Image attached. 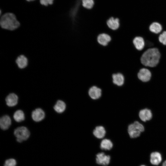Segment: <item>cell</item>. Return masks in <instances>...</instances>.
<instances>
[{"label":"cell","instance_id":"6da1fadb","mask_svg":"<svg viewBox=\"0 0 166 166\" xmlns=\"http://www.w3.org/2000/svg\"><path fill=\"white\" fill-rule=\"evenodd\" d=\"M0 25L4 30L13 31L18 28L20 23L16 15L11 12H7L0 16Z\"/></svg>","mask_w":166,"mask_h":166},{"label":"cell","instance_id":"7a4b0ae2","mask_svg":"<svg viewBox=\"0 0 166 166\" xmlns=\"http://www.w3.org/2000/svg\"><path fill=\"white\" fill-rule=\"evenodd\" d=\"M160 56V53L157 49H149L143 54L140 58L141 62L144 66L154 67L158 63Z\"/></svg>","mask_w":166,"mask_h":166},{"label":"cell","instance_id":"3957f363","mask_svg":"<svg viewBox=\"0 0 166 166\" xmlns=\"http://www.w3.org/2000/svg\"><path fill=\"white\" fill-rule=\"evenodd\" d=\"M14 135L16 138V141L18 143H22L29 139L30 133L26 127L21 126L14 130Z\"/></svg>","mask_w":166,"mask_h":166},{"label":"cell","instance_id":"277c9868","mask_svg":"<svg viewBox=\"0 0 166 166\" xmlns=\"http://www.w3.org/2000/svg\"><path fill=\"white\" fill-rule=\"evenodd\" d=\"M144 130V126L139 122L135 121L130 124L128 129V133L131 138H135L139 136L141 132Z\"/></svg>","mask_w":166,"mask_h":166},{"label":"cell","instance_id":"5b68a950","mask_svg":"<svg viewBox=\"0 0 166 166\" xmlns=\"http://www.w3.org/2000/svg\"><path fill=\"white\" fill-rule=\"evenodd\" d=\"M95 160L97 164L102 166H107L110 162L111 157L109 155L102 151L96 154Z\"/></svg>","mask_w":166,"mask_h":166},{"label":"cell","instance_id":"8992f818","mask_svg":"<svg viewBox=\"0 0 166 166\" xmlns=\"http://www.w3.org/2000/svg\"><path fill=\"white\" fill-rule=\"evenodd\" d=\"M112 40V38L109 34L105 33L99 34L97 37L98 43L103 46H107Z\"/></svg>","mask_w":166,"mask_h":166},{"label":"cell","instance_id":"52a82bcc","mask_svg":"<svg viewBox=\"0 0 166 166\" xmlns=\"http://www.w3.org/2000/svg\"><path fill=\"white\" fill-rule=\"evenodd\" d=\"M108 27L110 30L116 31L118 30L120 26V20L118 18L111 17L106 22Z\"/></svg>","mask_w":166,"mask_h":166},{"label":"cell","instance_id":"ba28073f","mask_svg":"<svg viewBox=\"0 0 166 166\" xmlns=\"http://www.w3.org/2000/svg\"><path fill=\"white\" fill-rule=\"evenodd\" d=\"M88 93L91 98L94 100H97L101 96L102 90L97 86L93 85L89 89Z\"/></svg>","mask_w":166,"mask_h":166},{"label":"cell","instance_id":"9c48e42d","mask_svg":"<svg viewBox=\"0 0 166 166\" xmlns=\"http://www.w3.org/2000/svg\"><path fill=\"white\" fill-rule=\"evenodd\" d=\"M92 132L93 136L99 140H102L104 138L107 133L105 128L101 125L96 127Z\"/></svg>","mask_w":166,"mask_h":166},{"label":"cell","instance_id":"30bf717a","mask_svg":"<svg viewBox=\"0 0 166 166\" xmlns=\"http://www.w3.org/2000/svg\"><path fill=\"white\" fill-rule=\"evenodd\" d=\"M113 83L118 86L123 85L124 82V77L122 73L118 72L114 73L112 75Z\"/></svg>","mask_w":166,"mask_h":166},{"label":"cell","instance_id":"8fae6325","mask_svg":"<svg viewBox=\"0 0 166 166\" xmlns=\"http://www.w3.org/2000/svg\"><path fill=\"white\" fill-rule=\"evenodd\" d=\"M45 115L44 111L42 109L38 108L32 111L31 117L34 121L38 122L41 121L44 118Z\"/></svg>","mask_w":166,"mask_h":166},{"label":"cell","instance_id":"7c38bea8","mask_svg":"<svg viewBox=\"0 0 166 166\" xmlns=\"http://www.w3.org/2000/svg\"><path fill=\"white\" fill-rule=\"evenodd\" d=\"M113 143L110 139L104 138L101 140L100 143V148L102 151H109L113 148Z\"/></svg>","mask_w":166,"mask_h":166},{"label":"cell","instance_id":"4fadbf2b","mask_svg":"<svg viewBox=\"0 0 166 166\" xmlns=\"http://www.w3.org/2000/svg\"><path fill=\"white\" fill-rule=\"evenodd\" d=\"M137 76L139 79L142 81L147 82L150 80L151 73L148 69L144 68L140 70Z\"/></svg>","mask_w":166,"mask_h":166},{"label":"cell","instance_id":"5bb4252c","mask_svg":"<svg viewBox=\"0 0 166 166\" xmlns=\"http://www.w3.org/2000/svg\"><path fill=\"white\" fill-rule=\"evenodd\" d=\"M15 62L18 67L21 69L26 68L28 64V58L25 55L22 54L18 56L16 59Z\"/></svg>","mask_w":166,"mask_h":166},{"label":"cell","instance_id":"9a60e30c","mask_svg":"<svg viewBox=\"0 0 166 166\" xmlns=\"http://www.w3.org/2000/svg\"><path fill=\"white\" fill-rule=\"evenodd\" d=\"M18 97L14 93H10L6 97L5 101L6 105L10 107L14 106L18 102Z\"/></svg>","mask_w":166,"mask_h":166},{"label":"cell","instance_id":"2e32d148","mask_svg":"<svg viewBox=\"0 0 166 166\" xmlns=\"http://www.w3.org/2000/svg\"><path fill=\"white\" fill-rule=\"evenodd\" d=\"M11 121L10 117L5 115L1 117L0 119V126L2 129L6 130L8 129L11 124Z\"/></svg>","mask_w":166,"mask_h":166},{"label":"cell","instance_id":"e0dca14e","mask_svg":"<svg viewBox=\"0 0 166 166\" xmlns=\"http://www.w3.org/2000/svg\"><path fill=\"white\" fill-rule=\"evenodd\" d=\"M139 117L143 121H146L150 120L152 117V114L150 110L147 109L141 110L139 113Z\"/></svg>","mask_w":166,"mask_h":166},{"label":"cell","instance_id":"ac0fdd59","mask_svg":"<svg viewBox=\"0 0 166 166\" xmlns=\"http://www.w3.org/2000/svg\"><path fill=\"white\" fill-rule=\"evenodd\" d=\"M162 160L161 154L158 152H154L150 155V162L154 165H158L161 162Z\"/></svg>","mask_w":166,"mask_h":166},{"label":"cell","instance_id":"d6986e66","mask_svg":"<svg viewBox=\"0 0 166 166\" xmlns=\"http://www.w3.org/2000/svg\"><path fill=\"white\" fill-rule=\"evenodd\" d=\"M133 44L136 49L142 50L144 48L145 42L143 38L141 37H135L133 40Z\"/></svg>","mask_w":166,"mask_h":166},{"label":"cell","instance_id":"ffe728a7","mask_svg":"<svg viewBox=\"0 0 166 166\" xmlns=\"http://www.w3.org/2000/svg\"><path fill=\"white\" fill-rule=\"evenodd\" d=\"M66 108L65 103L61 100H58L53 107L54 110L58 113H61L65 111Z\"/></svg>","mask_w":166,"mask_h":166},{"label":"cell","instance_id":"44dd1931","mask_svg":"<svg viewBox=\"0 0 166 166\" xmlns=\"http://www.w3.org/2000/svg\"><path fill=\"white\" fill-rule=\"evenodd\" d=\"M13 118L14 120L17 122H22L25 119L24 112L21 110H17L14 114Z\"/></svg>","mask_w":166,"mask_h":166},{"label":"cell","instance_id":"7402d4cb","mask_svg":"<svg viewBox=\"0 0 166 166\" xmlns=\"http://www.w3.org/2000/svg\"><path fill=\"white\" fill-rule=\"evenodd\" d=\"M162 29V26L157 22L152 23L149 27L150 30L152 33L158 34L160 33Z\"/></svg>","mask_w":166,"mask_h":166},{"label":"cell","instance_id":"603a6c76","mask_svg":"<svg viewBox=\"0 0 166 166\" xmlns=\"http://www.w3.org/2000/svg\"><path fill=\"white\" fill-rule=\"evenodd\" d=\"M17 162L14 158H10L6 160L4 163L3 166H17Z\"/></svg>","mask_w":166,"mask_h":166},{"label":"cell","instance_id":"cb8c5ba5","mask_svg":"<svg viewBox=\"0 0 166 166\" xmlns=\"http://www.w3.org/2000/svg\"><path fill=\"white\" fill-rule=\"evenodd\" d=\"M94 2L93 0H82V5L85 8L90 9L93 6Z\"/></svg>","mask_w":166,"mask_h":166},{"label":"cell","instance_id":"d4e9b609","mask_svg":"<svg viewBox=\"0 0 166 166\" xmlns=\"http://www.w3.org/2000/svg\"><path fill=\"white\" fill-rule=\"evenodd\" d=\"M159 42L164 45H166V31H164L159 37Z\"/></svg>","mask_w":166,"mask_h":166},{"label":"cell","instance_id":"484cf974","mask_svg":"<svg viewBox=\"0 0 166 166\" xmlns=\"http://www.w3.org/2000/svg\"><path fill=\"white\" fill-rule=\"evenodd\" d=\"M40 3L42 6H47L53 4L54 0H39Z\"/></svg>","mask_w":166,"mask_h":166},{"label":"cell","instance_id":"4316f807","mask_svg":"<svg viewBox=\"0 0 166 166\" xmlns=\"http://www.w3.org/2000/svg\"><path fill=\"white\" fill-rule=\"evenodd\" d=\"M162 166H166V160L163 162Z\"/></svg>","mask_w":166,"mask_h":166},{"label":"cell","instance_id":"83f0119b","mask_svg":"<svg viewBox=\"0 0 166 166\" xmlns=\"http://www.w3.org/2000/svg\"><path fill=\"white\" fill-rule=\"evenodd\" d=\"M26 0L28 2H31L34 1L36 0Z\"/></svg>","mask_w":166,"mask_h":166},{"label":"cell","instance_id":"f1b7e54d","mask_svg":"<svg viewBox=\"0 0 166 166\" xmlns=\"http://www.w3.org/2000/svg\"><path fill=\"white\" fill-rule=\"evenodd\" d=\"M140 166H146L144 165H141Z\"/></svg>","mask_w":166,"mask_h":166}]
</instances>
